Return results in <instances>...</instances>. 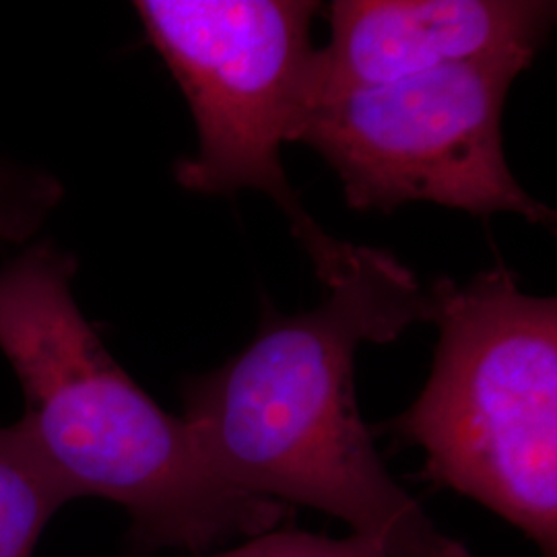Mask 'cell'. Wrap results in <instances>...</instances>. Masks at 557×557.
I'll return each instance as SVG.
<instances>
[{
    "label": "cell",
    "instance_id": "obj_1",
    "mask_svg": "<svg viewBox=\"0 0 557 557\" xmlns=\"http://www.w3.org/2000/svg\"><path fill=\"white\" fill-rule=\"evenodd\" d=\"M322 283L319 308L264 306L238 356L188 380L184 421L200 455L227 487L341 518L386 556L471 557L391 478L356 397L359 345L430 322V292L393 252L349 242Z\"/></svg>",
    "mask_w": 557,
    "mask_h": 557
},
{
    "label": "cell",
    "instance_id": "obj_2",
    "mask_svg": "<svg viewBox=\"0 0 557 557\" xmlns=\"http://www.w3.org/2000/svg\"><path fill=\"white\" fill-rule=\"evenodd\" d=\"M77 262L50 242L0 269V349L25 397L20 430L69 498L124 506L147 547L200 552L275 529L287 506L227 487L184 418L108 351L73 294Z\"/></svg>",
    "mask_w": 557,
    "mask_h": 557
},
{
    "label": "cell",
    "instance_id": "obj_3",
    "mask_svg": "<svg viewBox=\"0 0 557 557\" xmlns=\"http://www.w3.org/2000/svg\"><path fill=\"white\" fill-rule=\"evenodd\" d=\"M438 347L418 400L393 423L428 473L535 541L557 545V301L504 264L432 285Z\"/></svg>",
    "mask_w": 557,
    "mask_h": 557
},
{
    "label": "cell",
    "instance_id": "obj_4",
    "mask_svg": "<svg viewBox=\"0 0 557 557\" xmlns=\"http://www.w3.org/2000/svg\"><path fill=\"white\" fill-rule=\"evenodd\" d=\"M145 34L178 81L199 149L174 168L200 195L260 190L320 273L341 248L301 207L281 163L312 96V0H139Z\"/></svg>",
    "mask_w": 557,
    "mask_h": 557
},
{
    "label": "cell",
    "instance_id": "obj_5",
    "mask_svg": "<svg viewBox=\"0 0 557 557\" xmlns=\"http://www.w3.org/2000/svg\"><path fill=\"white\" fill-rule=\"evenodd\" d=\"M533 60L499 54L314 101L294 143L319 151L356 211L434 202L554 227L556 213L512 176L502 139L508 91Z\"/></svg>",
    "mask_w": 557,
    "mask_h": 557
},
{
    "label": "cell",
    "instance_id": "obj_6",
    "mask_svg": "<svg viewBox=\"0 0 557 557\" xmlns=\"http://www.w3.org/2000/svg\"><path fill=\"white\" fill-rule=\"evenodd\" d=\"M547 0H337L317 50L310 103L409 79L442 66L527 52L556 23Z\"/></svg>",
    "mask_w": 557,
    "mask_h": 557
},
{
    "label": "cell",
    "instance_id": "obj_7",
    "mask_svg": "<svg viewBox=\"0 0 557 557\" xmlns=\"http://www.w3.org/2000/svg\"><path fill=\"white\" fill-rule=\"evenodd\" d=\"M69 502L20 425L0 428V557H34L44 529Z\"/></svg>",
    "mask_w": 557,
    "mask_h": 557
},
{
    "label": "cell",
    "instance_id": "obj_8",
    "mask_svg": "<svg viewBox=\"0 0 557 557\" xmlns=\"http://www.w3.org/2000/svg\"><path fill=\"white\" fill-rule=\"evenodd\" d=\"M59 197L54 180L0 163V238L29 236Z\"/></svg>",
    "mask_w": 557,
    "mask_h": 557
},
{
    "label": "cell",
    "instance_id": "obj_9",
    "mask_svg": "<svg viewBox=\"0 0 557 557\" xmlns=\"http://www.w3.org/2000/svg\"><path fill=\"white\" fill-rule=\"evenodd\" d=\"M215 557H391L366 539H331L294 529H271Z\"/></svg>",
    "mask_w": 557,
    "mask_h": 557
}]
</instances>
